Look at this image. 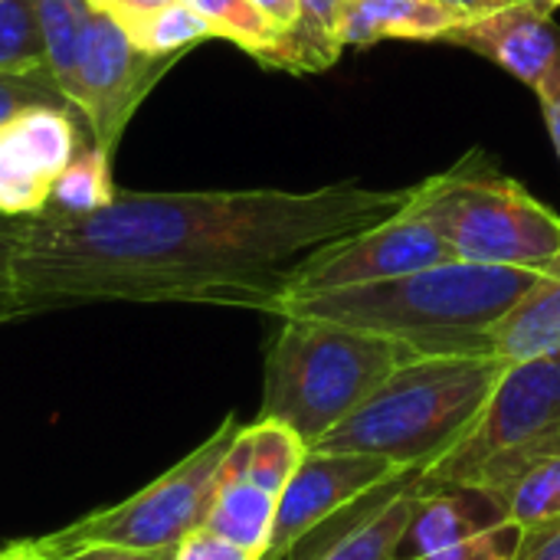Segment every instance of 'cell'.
<instances>
[{
  "label": "cell",
  "mask_w": 560,
  "mask_h": 560,
  "mask_svg": "<svg viewBox=\"0 0 560 560\" xmlns=\"http://www.w3.org/2000/svg\"><path fill=\"white\" fill-rule=\"evenodd\" d=\"M177 548H121V545H89L59 560H174Z\"/></svg>",
  "instance_id": "cell-29"
},
{
  "label": "cell",
  "mask_w": 560,
  "mask_h": 560,
  "mask_svg": "<svg viewBox=\"0 0 560 560\" xmlns=\"http://www.w3.org/2000/svg\"><path fill=\"white\" fill-rule=\"evenodd\" d=\"M92 144L75 108L33 105L0 125V220L43 217L59 174Z\"/></svg>",
  "instance_id": "cell-10"
},
{
  "label": "cell",
  "mask_w": 560,
  "mask_h": 560,
  "mask_svg": "<svg viewBox=\"0 0 560 560\" xmlns=\"http://www.w3.org/2000/svg\"><path fill=\"white\" fill-rule=\"evenodd\" d=\"M427 469H400L318 525L285 560H400Z\"/></svg>",
  "instance_id": "cell-13"
},
{
  "label": "cell",
  "mask_w": 560,
  "mask_h": 560,
  "mask_svg": "<svg viewBox=\"0 0 560 560\" xmlns=\"http://www.w3.org/2000/svg\"><path fill=\"white\" fill-rule=\"evenodd\" d=\"M276 509H279V499L272 492H266L262 486L243 476L220 469V486H217L203 528L262 560L272 541Z\"/></svg>",
  "instance_id": "cell-17"
},
{
  "label": "cell",
  "mask_w": 560,
  "mask_h": 560,
  "mask_svg": "<svg viewBox=\"0 0 560 560\" xmlns=\"http://www.w3.org/2000/svg\"><path fill=\"white\" fill-rule=\"evenodd\" d=\"M115 200V180H112V158L95 148L85 144L72 164L59 174L49 207L46 213H62V217H79V213H92L102 210Z\"/></svg>",
  "instance_id": "cell-21"
},
{
  "label": "cell",
  "mask_w": 560,
  "mask_h": 560,
  "mask_svg": "<svg viewBox=\"0 0 560 560\" xmlns=\"http://www.w3.org/2000/svg\"><path fill=\"white\" fill-rule=\"evenodd\" d=\"M443 43L495 62L535 95L560 82V23L541 0L476 13Z\"/></svg>",
  "instance_id": "cell-14"
},
{
  "label": "cell",
  "mask_w": 560,
  "mask_h": 560,
  "mask_svg": "<svg viewBox=\"0 0 560 560\" xmlns=\"http://www.w3.org/2000/svg\"><path fill=\"white\" fill-rule=\"evenodd\" d=\"M443 3L459 7L469 16H476V13H489V10H499V7H509V3H522V0H443Z\"/></svg>",
  "instance_id": "cell-33"
},
{
  "label": "cell",
  "mask_w": 560,
  "mask_h": 560,
  "mask_svg": "<svg viewBox=\"0 0 560 560\" xmlns=\"http://www.w3.org/2000/svg\"><path fill=\"white\" fill-rule=\"evenodd\" d=\"M551 272L443 262L384 282L282 299L276 318H325L410 345L420 358L492 354V328Z\"/></svg>",
  "instance_id": "cell-2"
},
{
  "label": "cell",
  "mask_w": 560,
  "mask_h": 560,
  "mask_svg": "<svg viewBox=\"0 0 560 560\" xmlns=\"http://www.w3.org/2000/svg\"><path fill=\"white\" fill-rule=\"evenodd\" d=\"M394 472H400V466L377 456L308 450L279 495L272 541L262 560H285L318 525L387 482Z\"/></svg>",
  "instance_id": "cell-12"
},
{
  "label": "cell",
  "mask_w": 560,
  "mask_h": 560,
  "mask_svg": "<svg viewBox=\"0 0 560 560\" xmlns=\"http://www.w3.org/2000/svg\"><path fill=\"white\" fill-rule=\"evenodd\" d=\"M177 62V56H151L138 49L112 13L95 10L79 46L75 72L66 85L92 144L115 158L128 121Z\"/></svg>",
  "instance_id": "cell-8"
},
{
  "label": "cell",
  "mask_w": 560,
  "mask_h": 560,
  "mask_svg": "<svg viewBox=\"0 0 560 560\" xmlns=\"http://www.w3.org/2000/svg\"><path fill=\"white\" fill-rule=\"evenodd\" d=\"M413 187L115 194L102 210L16 220L26 315L92 302L220 305L272 315L312 249L400 213Z\"/></svg>",
  "instance_id": "cell-1"
},
{
  "label": "cell",
  "mask_w": 560,
  "mask_h": 560,
  "mask_svg": "<svg viewBox=\"0 0 560 560\" xmlns=\"http://www.w3.org/2000/svg\"><path fill=\"white\" fill-rule=\"evenodd\" d=\"M515 560H560V518L522 532Z\"/></svg>",
  "instance_id": "cell-28"
},
{
  "label": "cell",
  "mask_w": 560,
  "mask_h": 560,
  "mask_svg": "<svg viewBox=\"0 0 560 560\" xmlns=\"http://www.w3.org/2000/svg\"><path fill=\"white\" fill-rule=\"evenodd\" d=\"M407 210L463 262L560 272V217L479 148L420 180Z\"/></svg>",
  "instance_id": "cell-5"
},
{
  "label": "cell",
  "mask_w": 560,
  "mask_h": 560,
  "mask_svg": "<svg viewBox=\"0 0 560 560\" xmlns=\"http://www.w3.org/2000/svg\"><path fill=\"white\" fill-rule=\"evenodd\" d=\"M469 23V13L443 0H345L338 36L341 46H374L384 39H436Z\"/></svg>",
  "instance_id": "cell-15"
},
{
  "label": "cell",
  "mask_w": 560,
  "mask_h": 560,
  "mask_svg": "<svg viewBox=\"0 0 560 560\" xmlns=\"http://www.w3.org/2000/svg\"><path fill=\"white\" fill-rule=\"evenodd\" d=\"M174 560H259L256 555H249V551H243V548H236L233 541H226V538H220V535H213V532H207V528H200V532H194L190 538H184L180 545H177V555Z\"/></svg>",
  "instance_id": "cell-27"
},
{
  "label": "cell",
  "mask_w": 560,
  "mask_h": 560,
  "mask_svg": "<svg viewBox=\"0 0 560 560\" xmlns=\"http://www.w3.org/2000/svg\"><path fill=\"white\" fill-rule=\"evenodd\" d=\"M171 0H92L95 10H105L112 16H128V13H148V10H158Z\"/></svg>",
  "instance_id": "cell-32"
},
{
  "label": "cell",
  "mask_w": 560,
  "mask_h": 560,
  "mask_svg": "<svg viewBox=\"0 0 560 560\" xmlns=\"http://www.w3.org/2000/svg\"><path fill=\"white\" fill-rule=\"evenodd\" d=\"M551 456H560V348L505 368L469 436L427 469L423 486L479 489L495 499Z\"/></svg>",
  "instance_id": "cell-6"
},
{
  "label": "cell",
  "mask_w": 560,
  "mask_h": 560,
  "mask_svg": "<svg viewBox=\"0 0 560 560\" xmlns=\"http://www.w3.org/2000/svg\"><path fill=\"white\" fill-rule=\"evenodd\" d=\"M518 541L522 532L486 492L423 486L400 560H515Z\"/></svg>",
  "instance_id": "cell-11"
},
{
  "label": "cell",
  "mask_w": 560,
  "mask_h": 560,
  "mask_svg": "<svg viewBox=\"0 0 560 560\" xmlns=\"http://www.w3.org/2000/svg\"><path fill=\"white\" fill-rule=\"evenodd\" d=\"M0 560H49L36 541H20V545H10L7 551H0Z\"/></svg>",
  "instance_id": "cell-34"
},
{
  "label": "cell",
  "mask_w": 560,
  "mask_h": 560,
  "mask_svg": "<svg viewBox=\"0 0 560 560\" xmlns=\"http://www.w3.org/2000/svg\"><path fill=\"white\" fill-rule=\"evenodd\" d=\"M495 502L518 532L560 518V456L522 472L502 495H495Z\"/></svg>",
  "instance_id": "cell-23"
},
{
  "label": "cell",
  "mask_w": 560,
  "mask_h": 560,
  "mask_svg": "<svg viewBox=\"0 0 560 560\" xmlns=\"http://www.w3.org/2000/svg\"><path fill=\"white\" fill-rule=\"evenodd\" d=\"M538 102H541V112H545V121H548V131H551V141H555V151L560 158V82L538 92Z\"/></svg>",
  "instance_id": "cell-31"
},
{
  "label": "cell",
  "mask_w": 560,
  "mask_h": 560,
  "mask_svg": "<svg viewBox=\"0 0 560 560\" xmlns=\"http://www.w3.org/2000/svg\"><path fill=\"white\" fill-rule=\"evenodd\" d=\"M16 236H13V223L0 220V325L23 318V299H20V285H16Z\"/></svg>",
  "instance_id": "cell-26"
},
{
  "label": "cell",
  "mask_w": 560,
  "mask_h": 560,
  "mask_svg": "<svg viewBox=\"0 0 560 560\" xmlns=\"http://www.w3.org/2000/svg\"><path fill=\"white\" fill-rule=\"evenodd\" d=\"M509 361L499 354L413 358L312 450L364 453L400 469H433L476 427Z\"/></svg>",
  "instance_id": "cell-3"
},
{
  "label": "cell",
  "mask_w": 560,
  "mask_h": 560,
  "mask_svg": "<svg viewBox=\"0 0 560 560\" xmlns=\"http://www.w3.org/2000/svg\"><path fill=\"white\" fill-rule=\"evenodd\" d=\"M49 69L33 0H0V72L26 75Z\"/></svg>",
  "instance_id": "cell-24"
},
{
  "label": "cell",
  "mask_w": 560,
  "mask_h": 560,
  "mask_svg": "<svg viewBox=\"0 0 560 560\" xmlns=\"http://www.w3.org/2000/svg\"><path fill=\"white\" fill-rule=\"evenodd\" d=\"M33 105H59V108H75L69 102V95L62 92V85L56 82L52 69L43 72H26V75H13V72H0V125L10 121L13 115L33 108Z\"/></svg>",
  "instance_id": "cell-25"
},
{
  "label": "cell",
  "mask_w": 560,
  "mask_h": 560,
  "mask_svg": "<svg viewBox=\"0 0 560 560\" xmlns=\"http://www.w3.org/2000/svg\"><path fill=\"white\" fill-rule=\"evenodd\" d=\"M305 453H308V446L302 443V436L295 430H289L279 420L259 417L256 423L240 427V433L223 459V472L243 476L279 499L282 489L289 486L292 472L305 459Z\"/></svg>",
  "instance_id": "cell-16"
},
{
  "label": "cell",
  "mask_w": 560,
  "mask_h": 560,
  "mask_svg": "<svg viewBox=\"0 0 560 560\" xmlns=\"http://www.w3.org/2000/svg\"><path fill=\"white\" fill-rule=\"evenodd\" d=\"M279 30H282V39L285 36H292L295 30H299V23H302V3L299 0H253ZM282 46V43H279ZM279 52V49H276ZM276 59V56H272ZM272 66V62H269Z\"/></svg>",
  "instance_id": "cell-30"
},
{
  "label": "cell",
  "mask_w": 560,
  "mask_h": 560,
  "mask_svg": "<svg viewBox=\"0 0 560 560\" xmlns=\"http://www.w3.org/2000/svg\"><path fill=\"white\" fill-rule=\"evenodd\" d=\"M33 7H36V20L43 30L49 69L66 92L69 79L75 72L79 46L95 16V7H92V0H33Z\"/></svg>",
  "instance_id": "cell-22"
},
{
  "label": "cell",
  "mask_w": 560,
  "mask_h": 560,
  "mask_svg": "<svg viewBox=\"0 0 560 560\" xmlns=\"http://www.w3.org/2000/svg\"><path fill=\"white\" fill-rule=\"evenodd\" d=\"M558 348L560 272H551L492 328V354L512 364V361H528Z\"/></svg>",
  "instance_id": "cell-18"
},
{
  "label": "cell",
  "mask_w": 560,
  "mask_h": 560,
  "mask_svg": "<svg viewBox=\"0 0 560 560\" xmlns=\"http://www.w3.org/2000/svg\"><path fill=\"white\" fill-rule=\"evenodd\" d=\"M240 420L230 413L210 440L187 453L174 469L128 495L118 505L98 509L46 538H36L49 560L66 558L89 545H121V548H177L184 538L207 525L223 459L240 433Z\"/></svg>",
  "instance_id": "cell-7"
},
{
  "label": "cell",
  "mask_w": 560,
  "mask_h": 560,
  "mask_svg": "<svg viewBox=\"0 0 560 560\" xmlns=\"http://www.w3.org/2000/svg\"><path fill=\"white\" fill-rule=\"evenodd\" d=\"M541 3H545L548 10H560V0H541Z\"/></svg>",
  "instance_id": "cell-35"
},
{
  "label": "cell",
  "mask_w": 560,
  "mask_h": 560,
  "mask_svg": "<svg viewBox=\"0 0 560 560\" xmlns=\"http://www.w3.org/2000/svg\"><path fill=\"white\" fill-rule=\"evenodd\" d=\"M187 3L210 23L213 36L236 43L246 56H253L269 69L282 43V30L253 0H187Z\"/></svg>",
  "instance_id": "cell-20"
},
{
  "label": "cell",
  "mask_w": 560,
  "mask_h": 560,
  "mask_svg": "<svg viewBox=\"0 0 560 560\" xmlns=\"http://www.w3.org/2000/svg\"><path fill=\"white\" fill-rule=\"evenodd\" d=\"M115 20L128 33V39L151 56L184 59L194 46H200L203 39H213L210 23L187 0H171L158 10L128 13V16H115Z\"/></svg>",
  "instance_id": "cell-19"
},
{
  "label": "cell",
  "mask_w": 560,
  "mask_h": 560,
  "mask_svg": "<svg viewBox=\"0 0 560 560\" xmlns=\"http://www.w3.org/2000/svg\"><path fill=\"white\" fill-rule=\"evenodd\" d=\"M266 351L262 420H279L312 450L407 361L410 345L325 318H279Z\"/></svg>",
  "instance_id": "cell-4"
},
{
  "label": "cell",
  "mask_w": 560,
  "mask_h": 560,
  "mask_svg": "<svg viewBox=\"0 0 560 560\" xmlns=\"http://www.w3.org/2000/svg\"><path fill=\"white\" fill-rule=\"evenodd\" d=\"M453 259L456 256L450 243L427 220L413 217L404 207L390 220H381L361 233L341 236L302 256L285 279L282 299L384 282V279H397V276L443 266Z\"/></svg>",
  "instance_id": "cell-9"
}]
</instances>
